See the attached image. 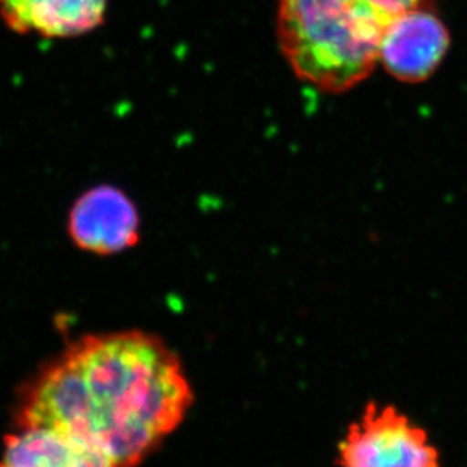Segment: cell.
I'll return each mask as SVG.
<instances>
[{
    "instance_id": "7",
    "label": "cell",
    "mask_w": 467,
    "mask_h": 467,
    "mask_svg": "<svg viewBox=\"0 0 467 467\" xmlns=\"http://www.w3.org/2000/svg\"><path fill=\"white\" fill-rule=\"evenodd\" d=\"M0 467H117L88 441L49 427L17 428L5 437Z\"/></svg>"
},
{
    "instance_id": "5",
    "label": "cell",
    "mask_w": 467,
    "mask_h": 467,
    "mask_svg": "<svg viewBox=\"0 0 467 467\" xmlns=\"http://www.w3.org/2000/svg\"><path fill=\"white\" fill-rule=\"evenodd\" d=\"M451 36L436 6H420L402 14L384 32L379 62L404 84L427 80L450 50Z\"/></svg>"
},
{
    "instance_id": "3",
    "label": "cell",
    "mask_w": 467,
    "mask_h": 467,
    "mask_svg": "<svg viewBox=\"0 0 467 467\" xmlns=\"http://www.w3.org/2000/svg\"><path fill=\"white\" fill-rule=\"evenodd\" d=\"M340 467H441L427 432L392 406L372 402L340 441Z\"/></svg>"
},
{
    "instance_id": "2",
    "label": "cell",
    "mask_w": 467,
    "mask_h": 467,
    "mask_svg": "<svg viewBox=\"0 0 467 467\" xmlns=\"http://www.w3.org/2000/svg\"><path fill=\"white\" fill-rule=\"evenodd\" d=\"M439 0H277V41L298 79L340 94L379 64L384 32L400 16Z\"/></svg>"
},
{
    "instance_id": "1",
    "label": "cell",
    "mask_w": 467,
    "mask_h": 467,
    "mask_svg": "<svg viewBox=\"0 0 467 467\" xmlns=\"http://www.w3.org/2000/svg\"><path fill=\"white\" fill-rule=\"evenodd\" d=\"M194 402L181 358L141 330L82 336L23 386L17 428L80 437L117 467H138Z\"/></svg>"
},
{
    "instance_id": "6",
    "label": "cell",
    "mask_w": 467,
    "mask_h": 467,
    "mask_svg": "<svg viewBox=\"0 0 467 467\" xmlns=\"http://www.w3.org/2000/svg\"><path fill=\"white\" fill-rule=\"evenodd\" d=\"M109 0H0V20L18 36L68 40L105 23Z\"/></svg>"
},
{
    "instance_id": "4",
    "label": "cell",
    "mask_w": 467,
    "mask_h": 467,
    "mask_svg": "<svg viewBox=\"0 0 467 467\" xmlns=\"http://www.w3.org/2000/svg\"><path fill=\"white\" fill-rule=\"evenodd\" d=\"M67 229L76 247L110 256L135 247L141 234L137 204L117 186L85 191L71 206Z\"/></svg>"
}]
</instances>
